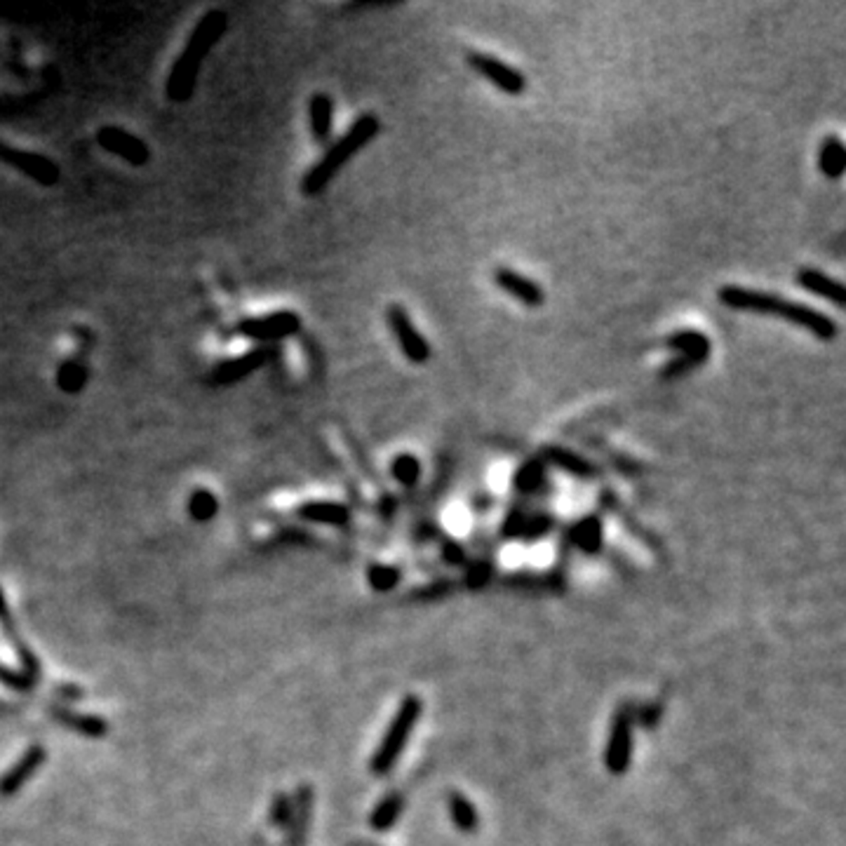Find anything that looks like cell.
Returning a JSON list of instances; mask_svg holds the SVG:
<instances>
[{
	"label": "cell",
	"mask_w": 846,
	"mask_h": 846,
	"mask_svg": "<svg viewBox=\"0 0 846 846\" xmlns=\"http://www.w3.org/2000/svg\"><path fill=\"white\" fill-rule=\"evenodd\" d=\"M717 299H720L722 306L732 308V311L781 315L785 323L795 324V327L804 332H811L821 341H835L837 334H840V327H837V323L830 315L809 306V304L788 302L781 294H771V292L748 290V287H739V284H724V287L717 290Z\"/></svg>",
	"instance_id": "6da1fadb"
},
{
	"label": "cell",
	"mask_w": 846,
	"mask_h": 846,
	"mask_svg": "<svg viewBox=\"0 0 846 846\" xmlns=\"http://www.w3.org/2000/svg\"><path fill=\"white\" fill-rule=\"evenodd\" d=\"M228 26L226 12L212 10L207 12L194 29L191 38H188L186 47L179 55V59L172 66L170 75H167V99L174 104H184L194 97L195 83H198L200 64L210 55L212 47L216 45V40L222 38V34Z\"/></svg>",
	"instance_id": "7a4b0ae2"
},
{
	"label": "cell",
	"mask_w": 846,
	"mask_h": 846,
	"mask_svg": "<svg viewBox=\"0 0 846 846\" xmlns=\"http://www.w3.org/2000/svg\"><path fill=\"white\" fill-rule=\"evenodd\" d=\"M381 130V120L379 115L374 114H364L360 115L341 139H336L327 151H324L323 158L306 172V176L302 179V191L304 195H320L327 188V184L339 174V170L346 165L348 160L353 155L358 154L360 148H364L367 144L379 134Z\"/></svg>",
	"instance_id": "3957f363"
},
{
	"label": "cell",
	"mask_w": 846,
	"mask_h": 846,
	"mask_svg": "<svg viewBox=\"0 0 846 846\" xmlns=\"http://www.w3.org/2000/svg\"><path fill=\"white\" fill-rule=\"evenodd\" d=\"M421 711H423V705H421L419 696L414 693H409L407 699L400 703L398 712L388 724L386 733H383V741L376 748L374 757L370 761V771L374 776H386L395 764H398L400 755H403L404 745H407L409 736L414 732V727L419 724Z\"/></svg>",
	"instance_id": "277c9868"
},
{
	"label": "cell",
	"mask_w": 846,
	"mask_h": 846,
	"mask_svg": "<svg viewBox=\"0 0 846 846\" xmlns=\"http://www.w3.org/2000/svg\"><path fill=\"white\" fill-rule=\"evenodd\" d=\"M386 323L391 334L398 341L400 351H403L407 363L426 364L428 360H431V343L426 341V336L416 330L414 320H412V315H409L403 304H391V306H388Z\"/></svg>",
	"instance_id": "5b68a950"
},
{
	"label": "cell",
	"mask_w": 846,
	"mask_h": 846,
	"mask_svg": "<svg viewBox=\"0 0 846 846\" xmlns=\"http://www.w3.org/2000/svg\"><path fill=\"white\" fill-rule=\"evenodd\" d=\"M468 66L475 71L477 75H483L487 83L496 87V90L506 92L508 97H520L529 87L527 75L520 68L511 66V64L501 62L494 55L487 52H468Z\"/></svg>",
	"instance_id": "8992f818"
},
{
	"label": "cell",
	"mask_w": 846,
	"mask_h": 846,
	"mask_svg": "<svg viewBox=\"0 0 846 846\" xmlns=\"http://www.w3.org/2000/svg\"><path fill=\"white\" fill-rule=\"evenodd\" d=\"M238 332L252 341H262L271 346L275 341L290 339L302 332V318L294 311H275L259 318H247L238 324Z\"/></svg>",
	"instance_id": "52a82bcc"
},
{
	"label": "cell",
	"mask_w": 846,
	"mask_h": 846,
	"mask_svg": "<svg viewBox=\"0 0 846 846\" xmlns=\"http://www.w3.org/2000/svg\"><path fill=\"white\" fill-rule=\"evenodd\" d=\"M632 761V712L628 708H619L612 722V733L607 741L604 764L612 776H623Z\"/></svg>",
	"instance_id": "ba28073f"
},
{
	"label": "cell",
	"mask_w": 846,
	"mask_h": 846,
	"mask_svg": "<svg viewBox=\"0 0 846 846\" xmlns=\"http://www.w3.org/2000/svg\"><path fill=\"white\" fill-rule=\"evenodd\" d=\"M0 163L15 167L24 176H29L31 182L40 184V186H55L59 182V176H62L59 174V167L50 158L29 154V151H19V148L7 146L5 142H0Z\"/></svg>",
	"instance_id": "9c48e42d"
},
{
	"label": "cell",
	"mask_w": 846,
	"mask_h": 846,
	"mask_svg": "<svg viewBox=\"0 0 846 846\" xmlns=\"http://www.w3.org/2000/svg\"><path fill=\"white\" fill-rule=\"evenodd\" d=\"M97 144L104 151L118 155V158H123L125 163H130V165L134 167L146 165L148 160H151V148L146 146V142L139 139V136L130 134V132L123 130V127L104 125L102 130L97 132Z\"/></svg>",
	"instance_id": "30bf717a"
},
{
	"label": "cell",
	"mask_w": 846,
	"mask_h": 846,
	"mask_svg": "<svg viewBox=\"0 0 846 846\" xmlns=\"http://www.w3.org/2000/svg\"><path fill=\"white\" fill-rule=\"evenodd\" d=\"M273 348L271 346H256L252 351L243 353L238 358L234 360H224L212 370L210 381L214 386H234L238 381L247 379L250 374H254L256 370H262L264 364L271 360Z\"/></svg>",
	"instance_id": "8fae6325"
},
{
	"label": "cell",
	"mask_w": 846,
	"mask_h": 846,
	"mask_svg": "<svg viewBox=\"0 0 846 846\" xmlns=\"http://www.w3.org/2000/svg\"><path fill=\"white\" fill-rule=\"evenodd\" d=\"M45 760L47 750L43 748V745H31V748L24 750V755L0 776V797L7 800V797L17 795L19 790L40 771V767L45 764Z\"/></svg>",
	"instance_id": "7c38bea8"
},
{
	"label": "cell",
	"mask_w": 846,
	"mask_h": 846,
	"mask_svg": "<svg viewBox=\"0 0 846 846\" xmlns=\"http://www.w3.org/2000/svg\"><path fill=\"white\" fill-rule=\"evenodd\" d=\"M494 283L501 292H506L508 296L517 299L527 308H541L545 304V292L536 280L527 278L515 268L501 266L494 271Z\"/></svg>",
	"instance_id": "4fadbf2b"
},
{
	"label": "cell",
	"mask_w": 846,
	"mask_h": 846,
	"mask_svg": "<svg viewBox=\"0 0 846 846\" xmlns=\"http://www.w3.org/2000/svg\"><path fill=\"white\" fill-rule=\"evenodd\" d=\"M795 283L800 284L801 290L809 292V294L821 296V299L830 302L835 308H844V299H846L844 284H841L840 280L830 278L828 273L818 271V268H811V266H804L797 271Z\"/></svg>",
	"instance_id": "5bb4252c"
},
{
	"label": "cell",
	"mask_w": 846,
	"mask_h": 846,
	"mask_svg": "<svg viewBox=\"0 0 846 846\" xmlns=\"http://www.w3.org/2000/svg\"><path fill=\"white\" fill-rule=\"evenodd\" d=\"M541 459H543L545 466L551 463V466L560 468V471L576 477V480H592V477H597V466L592 461L576 454L572 449L560 447V444H548V447L541 449Z\"/></svg>",
	"instance_id": "9a60e30c"
},
{
	"label": "cell",
	"mask_w": 846,
	"mask_h": 846,
	"mask_svg": "<svg viewBox=\"0 0 846 846\" xmlns=\"http://www.w3.org/2000/svg\"><path fill=\"white\" fill-rule=\"evenodd\" d=\"M665 348L675 353V355H682V358L696 360L701 367L708 363V358H711L712 353L711 339L699 330L672 332V334L665 339Z\"/></svg>",
	"instance_id": "2e32d148"
},
{
	"label": "cell",
	"mask_w": 846,
	"mask_h": 846,
	"mask_svg": "<svg viewBox=\"0 0 846 846\" xmlns=\"http://www.w3.org/2000/svg\"><path fill=\"white\" fill-rule=\"evenodd\" d=\"M308 125H311L313 142L327 144L332 136V125H334V102L327 92L313 95L308 102Z\"/></svg>",
	"instance_id": "e0dca14e"
},
{
	"label": "cell",
	"mask_w": 846,
	"mask_h": 846,
	"mask_svg": "<svg viewBox=\"0 0 846 846\" xmlns=\"http://www.w3.org/2000/svg\"><path fill=\"white\" fill-rule=\"evenodd\" d=\"M296 515L313 524H330V527H346L351 523V511L336 501H308Z\"/></svg>",
	"instance_id": "ac0fdd59"
},
{
	"label": "cell",
	"mask_w": 846,
	"mask_h": 846,
	"mask_svg": "<svg viewBox=\"0 0 846 846\" xmlns=\"http://www.w3.org/2000/svg\"><path fill=\"white\" fill-rule=\"evenodd\" d=\"M50 715L71 732L87 736V739H104L108 733V724L97 715H85V712H74L68 708H50Z\"/></svg>",
	"instance_id": "d6986e66"
},
{
	"label": "cell",
	"mask_w": 846,
	"mask_h": 846,
	"mask_svg": "<svg viewBox=\"0 0 846 846\" xmlns=\"http://www.w3.org/2000/svg\"><path fill=\"white\" fill-rule=\"evenodd\" d=\"M818 170L825 179H841L846 170V148L840 136L828 134L818 148Z\"/></svg>",
	"instance_id": "ffe728a7"
},
{
	"label": "cell",
	"mask_w": 846,
	"mask_h": 846,
	"mask_svg": "<svg viewBox=\"0 0 846 846\" xmlns=\"http://www.w3.org/2000/svg\"><path fill=\"white\" fill-rule=\"evenodd\" d=\"M0 628H3V632L7 635L10 644L15 647V652L19 653V659H22V663H24V672L35 680V677L40 675V665H38V661H35L34 653L29 652V647L22 642V635H19V631L15 628V621H12L10 607H7L5 592L3 591H0Z\"/></svg>",
	"instance_id": "44dd1931"
},
{
	"label": "cell",
	"mask_w": 846,
	"mask_h": 846,
	"mask_svg": "<svg viewBox=\"0 0 846 846\" xmlns=\"http://www.w3.org/2000/svg\"><path fill=\"white\" fill-rule=\"evenodd\" d=\"M313 813V790L311 785H302L296 792V801H292V818H290V844L304 846L308 835V823Z\"/></svg>",
	"instance_id": "7402d4cb"
},
{
	"label": "cell",
	"mask_w": 846,
	"mask_h": 846,
	"mask_svg": "<svg viewBox=\"0 0 846 846\" xmlns=\"http://www.w3.org/2000/svg\"><path fill=\"white\" fill-rule=\"evenodd\" d=\"M602 520L597 515H588L583 520L572 527V541H574L576 548H581L588 555H595V552L602 551Z\"/></svg>",
	"instance_id": "603a6c76"
},
{
	"label": "cell",
	"mask_w": 846,
	"mask_h": 846,
	"mask_svg": "<svg viewBox=\"0 0 846 846\" xmlns=\"http://www.w3.org/2000/svg\"><path fill=\"white\" fill-rule=\"evenodd\" d=\"M449 804V816L454 821L456 828L463 832V835H475L477 828H480V816H477V809L468 797H463L461 792H452L447 797Z\"/></svg>",
	"instance_id": "cb8c5ba5"
},
{
	"label": "cell",
	"mask_w": 846,
	"mask_h": 846,
	"mask_svg": "<svg viewBox=\"0 0 846 846\" xmlns=\"http://www.w3.org/2000/svg\"><path fill=\"white\" fill-rule=\"evenodd\" d=\"M403 809H404L403 795L393 792V795L383 797V800L376 804V809L370 816L372 830H374V832H386V830H391L393 825L398 823L400 816H403Z\"/></svg>",
	"instance_id": "d4e9b609"
},
{
	"label": "cell",
	"mask_w": 846,
	"mask_h": 846,
	"mask_svg": "<svg viewBox=\"0 0 846 846\" xmlns=\"http://www.w3.org/2000/svg\"><path fill=\"white\" fill-rule=\"evenodd\" d=\"M543 484H545L543 459L524 461L523 466L517 468L515 477H513V487H515L520 494H536Z\"/></svg>",
	"instance_id": "484cf974"
},
{
	"label": "cell",
	"mask_w": 846,
	"mask_h": 846,
	"mask_svg": "<svg viewBox=\"0 0 846 846\" xmlns=\"http://www.w3.org/2000/svg\"><path fill=\"white\" fill-rule=\"evenodd\" d=\"M391 475L400 487H416L421 477V461L414 454H398L391 461Z\"/></svg>",
	"instance_id": "4316f807"
},
{
	"label": "cell",
	"mask_w": 846,
	"mask_h": 846,
	"mask_svg": "<svg viewBox=\"0 0 846 846\" xmlns=\"http://www.w3.org/2000/svg\"><path fill=\"white\" fill-rule=\"evenodd\" d=\"M87 383V370L85 364L78 363V360H66V363L59 364L57 370V386L62 388L64 393H80L85 388Z\"/></svg>",
	"instance_id": "83f0119b"
},
{
	"label": "cell",
	"mask_w": 846,
	"mask_h": 846,
	"mask_svg": "<svg viewBox=\"0 0 846 846\" xmlns=\"http://www.w3.org/2000/svg\"><path fill=\"white\" fill-rule=\"evenodd\" d=\"M216 513H219V501L210 489H195L194 494L188 496V515L194 517L195 523H210Z\"/></svg>",
	"instance_id": "f1b7e54d"
},
{
	"label": "cell",
	"mask_w": 846,
	"mask_h": 846,
	"mask_svg": "<svg viewBox=\"0 0 846 846\" xmlns=\"http://www.w3.org/2000/svg\"><path fill=\"white\" fill-rule=\"evenodd\" d=\"M367 581L374 591L379 592H388L391 588H395L400 581V569L398 567H388V564H372L367 569Z\"/></svg>",
	"instance_id": "f546056e"
},
{
	"label": "cell",
	"mask_w": 846,
	"mask_h": 846,
	"mask_svg": "<svg viewBox=\"0 0 846 846\" xmlns=\"http://www.w3.org/2000/svg\"><path fill=\"white\" fill-rule=\"evenodd\" d=\"M551 529H552V517L551 515L524 517L523 529H520V536H523V539H541V536L548 534Z\"/></svg>",
	"instance_id": "4dcf8cb0"
},
{
	"label": "cell",
	"mask_w": 846,
	"mask_h": 846,
	"mask_svg": "<svg viewBox=\"0 0 846 846\" xmlns=\"http://www.w3.org/2000/svg\"><path fill=\"white\" fill-rule=\"evenodd\" d=\"M290 818H292V800L287 795H283V792H278V795L273 797V804H271V823L278 825V828H284V825H290Z\"/></svg>",
	"instance_id": "1f68e13d"
},
{
	"label": "cell",
	"mask_w": 846,
	"mask_h": 846,
	"mask_svg": "<svg viewBox=\"0 0 846 846\" xmlns=\"http://www.w3.org/2000/svg\"><path fill=\"white\" fill-rule=\"evenodd\" d=\"M699 367H701V364L696 363V360H689V358H682V355H677V358H672L671 363L665 364L663 370H661V379H665V381L680 379V376H684L687 372L699 370Z\"/></svg>",
	"instance_id": "d6a6232c"
},
{
	"label": "cell",
	"mask_w": 846,
	"mask_h": 846,
	"mask_svg": "<svg viewBox=\"0 0 846 846\" xmlns=\"http://www.w3.org/2000/svg\"><path fill=\"white\" fill-rule=\"evenodd\" d=\"M0 682H3V684H5V687H10V689H15V692H29L31 687H34V677L31 675H26V672H15V671H10V668H5V665H0Z\"/></svg>",
	"instance_id": "836d02e7"
},
{
	"label": "cell",
	"mask_w": 846,
	"mask_h": 846,
	"mask_svg": "<svg viewBox=\"0 0 846 846\" xmlns=\"http://www.w3.org/2000/svg\"><path fill=\"white\" fill-rule=\"evenodd\" d=\"M444 557H447L449 562H459L461 557H463V551H461V545L459 543H454V541H447V543H444Z\"/></svg>",
	"instance_id": "e575fe53"
}]
</instances>
